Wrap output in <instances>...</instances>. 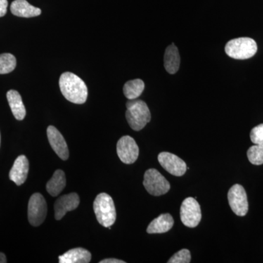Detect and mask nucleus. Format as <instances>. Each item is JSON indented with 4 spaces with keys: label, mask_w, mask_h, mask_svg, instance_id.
Instances as JSON below:
<instances>
[{
    "label": "nucleus",
    "mask_w": 263,
    "mask_h": 263,
    "mask_svg": "<svg viewBox=\"0 0 263 263\" xmlns=\"http://www.w3.org/2000/svg\"><path fill=\"white\" fill-rule=\"evenodd\" d=\"M60 87L62 95L71 103L84 104L87 100V86L81 78L72 72L62 74L60 79Z\"/></svg>",
    "instance_id": "obj_1"
},
{
    "label": "nucleus",
    "mask_w": 263,
    "mask_h": 263,
    "mask_svg": "<svg viewBox=\"0 0 263 263\" xmlns=\"http://www.w3.org/2000/svg\"><path fill=\"white\" fill-rule=\"evenodd\" d=\"M151 112L148 105L141 100H129L127 103L126 119L135 131L143 129L151 121Z\"/></svg>",
    "instance_id": "obj_2"
},
{
    "label": "nucleus",
    "mask_w": 263,
    "mask_h": 263,
    "mask_svg": "<svg viewBox=\"0 0 263 263\" xmlns=\"http://www.w3.org/2000/svg\"><path fill=\"white\" fill-rule=\"evenodd\" d=\"M94 211L97 220L105 228L111 227L117 219V212L112 197L106 193L99 194L95 198Z\"/></svg>",
    "instance_id": "obj_3"
},
{
    "label": "nucleus",
    "mask_w": 263,
    "mask_h": 263,
    "mask_svg": "<svg viewBox=\"0 0 263 263\" xmlns=\"http://www.w3.org/2000/svg\"><path fill=\"white\" fill-rule=\"evenodd\" d=\"M257 51V43L252 38L240 37L227 43V54L235 60H247L254 56Z\"/></svg>",
    "instance_id": "obj_4"
},
{
    "label": "nucleus",
    "mask_w": 263,
    "mask_h": 263,
    "mask_svg": "<svg viewBox=\"0 0 263 263\" xmlns=\"http://www.w3.org/2000/svg\"><path fill=\"white\" fill-rule=\"evenodd\" d=\"M143 186L150 195L160 196L168 193L171 184L157 170L151 168L146 171Z\"/></svg>",
    "instance_id": "obj_5"
},
{
    "label": "nucleus",
    "mask_w": 263,
    "mask_h": 263,
    "mask_svg": "<svg viewBox=\"0 0 263 263\" xmlns=\"http://www.w3.org/2000/svg\"><path fill=\"white\" fill-rule=\"evenodd\" d=\"M180 216L185 226L195 228L201 221L202 214L200 204L193 197L185 199L181 205Z\"/></svg>",
    "instance_id": "obj_6"
},
{
    "label": "nucleus",
    "mask_w": 263,
    "mask_h": 263,
    "mask_svg": "<svg viewBox=\"0 0 263 263\" xmlns=\"http://www.w3.org/2000/svg\"><path fill=\"white\" fill-rule=\"evenodd\" d=\"M47 203L41 194H33L28 204V219L32 226L37 227L46 219Z\"/></svg>",
    "instance_id": "obj_7"
},
{
    "label": "nucleus",
    "mask_w": 263,
    "mask_h": 263,
    "mask_svg": "<svg viewBox=\"0 0 263 263\" xmlns=\"http://www.w3.org/2000/svg\"><path fill=\"white\" fill-rule=\"evenodd\" d=\"M228 199L234 214L239 216L247 215L249 210L248 200L245 188L241 185H233L228 192Z\"/></svg>",
    "instance_id": "obj_8"
},
{
    "label": "nucleus",
    "mask_w": 263,
    "mask_h": 263,
    "mask_svg": "<svg viewBox=\"0 0 263 263\" xmlns=\"http://www.w3.org/2000/svg\"><path fill=\"white\" fill-rule=\"evenodd\" d=\"M117 151L119 159L124 164L134 163L139 155V148L130 136H123L119 140Z\"/></svg>",
    "instance_id": "obj_9"
},
{
    "label": "nucleus",
    "mask_w": 263,
    "mask_h": 263,
    "mask_svg": "<svg viewBox=\"0 0 263 263\" xmlns=\"http://www.w3.org/2000/svg\"><path fill=\"white\" fill-rule=\"evenodd\" d=\"M158 161L167 172L178 177L183 176L187 169L184 161L169 152H161L158 155Z\"/></svg>",
    "instance_id": "obj_10"
},
{
    "label": "nucleus",
    "mask_w": 263,
    "mask_h": 263,
    "mask_svg": "<svg viewBox=\"0 0 263 263\" xmlns=\"http://www.w3.org/2000/svg\"><path fill=\"white\" fill-rule=\"evenodd\" d=\"M80 203V198L77 193L63 195L56 200L54 204L55 219L61 220L68 212L75 210Z\"/></svg>",
    "instance_id": "obj_11"
},
{
    "label": "nucleus",
    "mask_w": 263,
    "mask_h": 263,
    "mask_svg": "<svg viewBox=\"0 0 263 263\" xmlns=\"http://www.w3.org/2000/svg\"><path fill=\"white\" fill-rule=\"evenodd\" d=\"M48 141L55 153L62 160H67L69 157V150L65 138L60 132L53 126H49L47 129Z\"/></svg>",
    "instance_id": "obj_12"
},
{
    "label": "nucleus",
    "mask_w": 263,
    "mask_h": 263,
    "mask_svg": "<svg viewBox=\"0 0 263 263\" xmlns=\"http://www.w3.org/2000/svg\"><path fill=\"white\" fill-rule=\"evenodd\" d=\"M29 170L28 159L24 155H21L15 160L13 167L10 170L9 177L15 184L20 186L27 179Z\"/></svg>",
    "instance_id": "obj_13"
},
{
    "label": "nucleus",
    "mask_w": 263,
    "mask_h": 263,
    "mask_svg": "<svg viewBox=\"0 0 263 263\" xmlns=\"http://www.w3.org/2000/svg\"><path fill=\"white\" fill-rule=\"evenodd\" d=\"M10 10L13 15L23 18H32L41 14V10L29 4L27 0H15L12 3Z\"/></svg>",
    "instance_id": "obj_14"
},
{
    "label": "nucleus",
    "mask_w": 263,
    "mask_h": 263,
    "mask_svg": "<svg viewBox=\"0 0 263 263\" xmlns=\"http://www.w3.org/2000/svg\"><path fill=\"white\" fill-rule=\"evenodd\" d=\"M174 224V219L171 214H161L150 223L146 232L149 234L167 233L173 228Z\"/></svg>",
    "instance_id": "obj_15"
},
{
    "label": "nucleus",
    "mask_w": 263,
    "mask_h": 263,
    "mask_svg": "<svg viewBox=\"0 0 263 263\" xmlns=\"http://www.w3.org/2000/svg\"><path fill=\"white\" fill-rule=\"evenodd\" d=\"M91 254L84 248L70 249L66 253L59 257L60 263H89L91 261Z\"/></svg>",
    "instance_id": "obj_16"
},
{
    "label": "nucleus",
    "mask_w": 263,
    "mask_h": 263,
    "mask_svg": "<svg viewBox=\"0 0 263 263\" xmlns=\"http://www.w3.org/2000/svg\"><path fill=\"white\" fill-rule=\"evenodd\" d=\"M180 54L179 50L174 44L171 45L166 48L164 57V66L166 71L170 74H175L178 72L180 67Z\"/></svg>",
    "instance_id": "obj_17"
},
{
    "label": "nucleus",
    "mask_w": 263,
    "mask_h": 263,
    "mask_svg": "<svg viewBox=\"0 0 263 263\" xmlns=\"http://www.w3.org/2000/svg\"><path fill=\"white\" fill-rule=\"evenodd\" d=\"M7 99L15 119L23 120L26 117V108L20 94L15 90H10L7 93Z\"/></svg>",
    "instance_id": "obj_18"
},
{
    "label": "nucleus",
    "mask_w": 263,
    "mask_h": 263,
    "mask_svg": "<svg viewBox=\"0 0 263 263\" xmlns=\"http://www.w3.org/2000/svg\"><path fill=\"white\" fill-rule=\"evenodd\" d=\"M66 186L65 173L62 170L55 171L53 176L46 184V190L51 196L57 197L62 193Z\"/></svg>",
    "instance_id": "obj_19"
},
{
    "label": "nucleus",
    "mask_w": 263,
    "mask_h": 263,
    "mask_svg": "<svg viewBox=\"0 0 263 263\" xmlns=\"http://www.w3.org/2000/svg\"><path fill=\"white\" fill-rule=\"evenodd\" d=\"M144 82L141 79H135L127 81L124 84L123 91L128 100H135L141 96L144 90Z\"/></svg>",
    "instance_id": "obj_20"
},
{
    "label": "nucleus",
    "mask_w": 263,
    "mask_h": 263,
    "mask_svg": "<svg viewBox=\"0 0 263 263\" xmlns=\"http://www.w3.org/2000/svg\"><path fill=\"white\" fill-rule=\"evenodd\" d=\"M16 59L11 53L0 54V74H8L15 70Z\"/></svg>",
    "instance_id": "obj_21"
},
{
    "label": "nucleus",
    "mask_w": 263,
    "mask_h": 263,
    "mask_svg": "<svg viewBox=\"0 0 263 263\" xmlns=\"http://www.w3.org/2000/svg\"><path fill=\"white\" fill-rule=\"evenodd\" d=\"M247 157L249 162L254 165L263 164V143L251 146L247 152Z\"/></svg>",
    "instance_id": "obj_22"
},
{
    "label": "nucleus",
    "mask_w": 263,
    "mask_h": 263,
    "mask_svg": "<svg viewBox=\"0 0 263 263\" xmlns=\"http://www.w3.org/2000/svg\"><path fill=\"white\" fill-rule=\"evenodd\" d=\"M191 261V253L188 249H183L174 254L167 261L168 263H190Z\"/></svg>",
    "instance_id": "obj_23"
},
{
    "label": "nucleus",
    "mask_w": 263,
    "mask_h": 263,
    "mask_svg": "<svg viewBox=\"0 0 263 263\" xmlns=\"http://www.w3.org/2000/svg\"><path fill=\"white\" fill-rule=\"evenodd\" d=\"M250 138L254 144H260L263 143V124H259L252 129Z\"/></svg>",
    "instance_id": "obj_24"
},
{
    "label": "nucleus",
    "mask_w": 263,
    "mask_h": 263,
    "mask_svg": "<svg viewBox=\"0 0 263 263\" xmlns=\"http://www.w3.org/2000/svg\"><path fill=\"white\" fill-rule=\"evenodd\" d=\"M8 5V0H0V18L6 14Z\"/></svg>",
    "instance_id": "obj_25"
},
{
    "label": "nucleus",
    "mask_w": 263,
    "mask_h": 263,
    "mask_svg": "<svg viewBox=\"0 0 263 263\" xmlns=\"http://www.w3.org/2000/svg\"><path fill=\"white\" fill-rule=\"evenodd\" d=\"M100 263H125L124 261L115 258L105 259L100 261Z\"/></svg>",
    "instance_id": "obj_26"
},
{
    "label": "nucleus",
    "mask_w": 263,
    "mask_h": 263,
    "mask_svg": "<svg viewBox=\"0 0 263 263\" xmlns=\"http://www.w3.org/2000/svg\"><path fill=\"white\" fill-rule=\"evenodd\" d=\"M7 259L5 257V254L0 252V263H6Z\"/></svg>",
    "instance_id": "obj_27"
}]
</instances>
